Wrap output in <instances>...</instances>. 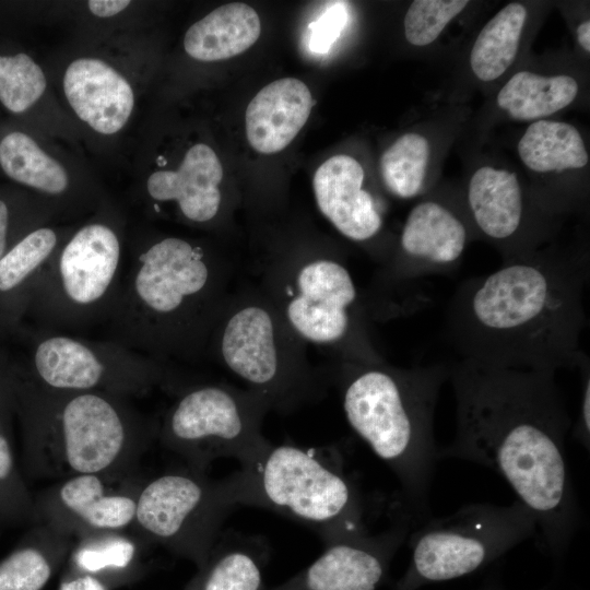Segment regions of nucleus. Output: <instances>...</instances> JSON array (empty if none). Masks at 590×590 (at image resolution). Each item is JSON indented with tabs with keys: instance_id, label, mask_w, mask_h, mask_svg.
<instances>
[{
	"instance_id": "nucleus-3",
	"label": "nucleus",
	"mask_w": 590,
	"mask_h": 590,
	"mask_svg": "<svg viewBox=\"0 0 590 590\" xmlns=\"http://www.w3.org/2000/svg\"><path fill=\"white\" fill-rule=\"evenodd\" d=\"M235 270L198 239L130 225L108 339L166 364L199 362Z\"/></svg>"
},
{
	"instance_id": "nucleus-9",
	"label": "nucleus",
	"mask_w": 590,
	"mask_h": 590,
	"mask_svg": "<svg viewBox=\"0 0 590 590\" xmlns=\"http://www.w3.org/2000/svg\"><path fill=\"white\" fill-rule=\"evenodd\" d=\"M306 345L251 284L229 293L206 357L263 397L271 411L288 414L321 400L331 382L329 373L311 365Z\"/></svg>"
},
{
	"instance_id": "nucleus-29",
	"label": "nucleus",
	"mask_w": 590,
	"mask_h": 590,
	"mask_svg": "<svg viewBox=\"0 0 590 590\" xmlns=\"http://www.w3.org/2000/svg\"><path fill=\"white\" fill-rule=\"evenodd\" d=\"M578 84L569 75L543 76L529 71L514 74L497 95V105L518 120L550 116L568 106Z\"/></svg>"
},
{
	"instance_id": "nucleus-8",
	"label": "nucleus",
	"mask_w": 590,
	"mask_h": 590,
	"mask_svg": "<svg viewBox=\"0 0 590 590\" xmlns=\"http://www.w3.org/2000/svg\"><path fill=\"white\" fill-rule=\"evenodd\" d=\"M255 284L306 344L328 349L334 361L380 362L373 319L349 267L322 252H284L258 267Z\"/></svg>"
},
{
	"instance_id": "nucleus-6",
	"label": "nucleus",
	"mask_w": 590,
	"mask_h": 590,
	"mask_svg": "<svg viewBox=\"0 0 590 590\" xmlns=\"http://www.w3.org/2000/svg\"><path fill=\"white\" fill-rule=\"evenodd\" d=\"M43 62L83 149L106 164H118L129 153L140 104L155 73L148 30L71 37Z\"/></svg>"
},
{
	"instance_id": "nucleus-43",
	"label": "nucleus",
	"mask_w": 590,
	"mask_h": 590,
	"mask_svg": "<svg viewBox=\"0 0 590 590\" xmlns=\"http://www.w3.org/2000/svg\"><path fill=\"white\" fill-rule=\"evenodd\" d=\"M0 177H1V175H0Z\"/></svg>"
},
{
	"instance_id": "nucleus-7",
	"label": "nucleus",
	"mask_w": 590,
	"mask_h": 590,
	"mask_svg": "<svg viewBox=\"0 0 590 590\" xmlns=\"http://www.w3.org/2000/svg\"><path fill=\"white\" fill-rule=\"evenodd\" d=\"M129 227L128 215L110 197L75 222L39 270L25 320L63 333L107 323L125 272Z\"/></svg>"
},
{
	"instance_id": "nucleus-33",
	"label": "nucleus",
	"mask_w": 590,
	"mask_h": 590,
	"mask_svg": "<svg viewBox=\"0 0 590 590\" xmlns=\"http://www.w3.org/2000/svg\"><path fill=\"white\" fill-rule=\"evenodd\" d=\"M429 158L428 141L421 134L398 138L380 157V173L387 190L401 199L415 197L423 187Z\"/></svg>"
},
{
	"instance_id": "nucleus-13",
	"label": "nucleus",
	"mask_w": 590,
	"mask_h": 590,
	"mask_svg": "<svg viewBox=\"0 0 590 590\" xmlns=\"http://www.w3.org/2000/svg\"><path fill=\"white\" fill-rule=\"evenodd\" d=\"M270 411L266 399L248 388L196 384L178 393L158 422L156 437L188 468L200 472L221 458L243 465L271 444L262 433Z\"/></svg>"
},
{
	"instance_id": "nucleus-37",
	"label": "nucleus",
	"mask_w": 590,
	"mask_h": 590,
	"mask_svg": "<svg viewBox=\"0 0 590 590\" xmlns=\"http://www.w3.org/2000/svg\"><path fill=\"white\" fill-rule=\"evenodd\" d=\"M346 17L342 5L335 4L328 9L310 26L311 49L319 54L327 52L343 30Z\"/></svg>"
},
{
	"instance_id": "nucleus-28",
	"label": "nucleus",
	"mask_w": 590,
	"mask_h": 590,
	"mask_svg": "<svg viewBox=\"0 0 590 590\" xmlns=\"http://www.w3.org/2000/svg\"><path fill=\"white\" fill-rule=\"evenodd\" d=\"M146 2L87 0L48 2L47 21H66L72 38H103L144 31Z\"/></svg>"
},
{
	"instance_id": "nucleus-34",
	"label": "nucleus",
	"mask_w": 590,
	"mask_h": 590,
	"mask_svg": "<svg viewBox=\"0 0 590 590\" xmlns=\"http://www.w3.org/2000/svg\"><path fill=\"white\" fill-rule=\"evenodd\" d=\"M60 222L45 200L13 184H0V259L32 231Z\"/></svg>"
},
{
	"instance_id": "nucleus-36",
	"label": "nucleus",
	"mask_w": 590,
	"mask_h": 590,
	"mask_svg": "<svg viewBox=\"0 0 590 590\" xmlns=\"http://www.w3.org/2000/svg\"><path fill=\"white\" fill-rule=\"evenodd\" d=\"M463 0H416L404 16V34L414 46L433 43L468 4Z\"/></svg>"
},
{
	"instance_id": "nucleus-35",
	"label": "nucleus",
	"mask_w": 590,
	"mask_h": 590,
	"mask_svg": "<svg viewBox=\"0 0 590 590\" xmlns=\"http://www.w3.org/2000/svg\"><path fill=\"white\" fill-rule=\"evenodd\" d=\"M10 421L0 418V523L35 522V497L26 486L15 461Z\"/></svg>"
},
{
	"instance_id": "nucleus-24",
	"label": "nucleus",
	"mask_w": 590,
	"mask_h": 590,
	"mask_svg": "<svg viewBox=\"0 0 590 590\" xmlns=\"http://www.w3.org/2000/svg\"><path fill=\"white\" fill-rule=\"evenodd\" d=\"M260 33L258 13L246 3L234 2L223 4L192 23L181 45L189 59L210 63L246 51Z\"/></svg>"
},
{
	"instance_id": "nucleus-22",
	"label": "nucleus",
	"mask_w": 590,
	"mask_h": 590,
	"mask_svg": "<svg viewBox=\"0 0 590 590\" xmlns=\"http://www.w3.org/2000/svg\"><path fill=\"white\" fill-rule=\"evenodd\" d=\"M75 222L40 226L0 259V338H14L24 326L34 281Z\"/></svg>"
},
{
	"instance_id": "nucleus-42",
	"label": "nucleus",
	"mask_w": 590,
	"mask_h": 590,
	"mask_svg": "<svg viewBox=\"0 0 590 590\" xmlns=\"http://www.w3.org/2000/svg\"><path fill=\"white\" fill-rule=\"evenodd\" d=\"M577 39L579 45L587 51H590V22L585 21L577 27Z\"/></svg>"
},
{
	"instance_id": "nucleus-11",
	"label": "nucleus",
	"mask_w": 590,
	"mask_h": 590,
	"mask_svg": "<svg viewBox=\"0 0 590 590\" xmlns=\"http://www.w3.org/2000/svg\"><path fill=\"white\" fill-rule=\"evenodd\" d=\"M20 355L9 356L13 375L38 387L67 392H104L130 399L177 382L170 364L113 340H88L25 328Z\"/></svg>"
},
{
	"instance_id": "nucleus-26",
	"label": "nucleus",
	"mask_w": 590,
	"mask_h": 590,
	"mask_svg": "<svg viewBox=\"0 0 590 590\" xmlns=\"http://www.w3.org/2000/svg\"><path fill=\"white\" fill-rule=\"evenodd\" d=\"M269 548L260 538L221 533L185 590H267L263 571Z\"/></svg>"
},
{
	"instance_id": "nucleus-27",
	"label": "nucleus",
	"mask_w": 590,
	"mask_h": 590,
	"mask_svg": "<svg viewBox=\"0 0 590 590\" xmlns=\"http://www.w3.org/2000/svg\"><path fill=\"white\" fill-rule=\"evenodd\" d=\"M73 539L38 523L0 560V590H43L68 559Z\"/></svg>"
},
{
	"instance_id": "nucleus-21",
	"label": "nucleus",
	"mask_w": 590,
	"mask_h": 590,
	"mask_svg": "<svg viewBox=\"0 0 590 590\" xmlns=\"http://www.w3.org/2000/svg\"><path fill=\"white\" fill-rule=\"evenodd\" d=\"M363 182L362 165L345 154L322 163L312 179L321 214L340 234L356 243L374 239L382 227L379 204Z\"/></svg>"
},
{
	"instance_id": "nucleus-2",
	"label": "nucleus",
	"mask_w": 590,
	"mask_h": 590,
	"mask_svg": "<svg viewBox=\"0 0 590 590\" xmlns=\"http://www.w3.org/2000/svg\"><path fill=\"white\" fill-rule=\"evenodd\" d=\"M586 255L529 252L462 282L445 316V339L459 359L556 373L588 358Z\"/></svg>"
},
{
	"instance_id": "nucleus-38",
	"label": "nucleus",
	"mask_w": 590,
	"mask_h": 590,
	"mask_svg": "<svg viewBox=\"0 0 590 590\" xmlns=\"http://www.w3.org/2000/svg\"><path fill=\"white\" fill-rule=\"evenodd\" d=\"M581 379V398H580V408L577 417V424L575 426L574 434L576 438L583 445L589 448L590 444V362L589 357L586 358L578 366Z\"/></svg>"
},
{
	"instance_id": "nucleus-23",
	"label": "nucleus",
	"mask_w": 590,
	"mask_h": 590,
	"mask_svg": "<svg viewBox=\"0 0 590 590\" xmlns=\"http://www.w3.org/2000/svg\"><path fill=\"white\" fill-rule=\"evenodd\" d=\"M312 96L295 78H283L262 87L249 102L245 125L250 146L262 154L284 150L306 123Z\"/></svg>"
},
{
	"instance_id": "nucleus-31",
	"label": "nucleus",
	"mask_w": 590,
	"mask_h": 590,
	"mask_svg": "<svg viewBox=\"0 0 590 590\" xmlns=\"http://www.w3.org/2000/svg\"><path fill=\"white\" fill-rule=\"evenodd\" d=\"M76 541L68 557V571L95 576L110 587L142 569L139 546L120 531L92 534Z\"/></svg>"
},
{
	"instance_id": "nucleus-17",
	"label": "nucleus",
	"mask_w": 590,
	"mask_h": 590,
	"mask_svg": "<svg viewBox=\"0 0 590 590\" xmlns=\"http://www.w3.org/2000/svg\"><path fill=\"white\" fill-rule=\"evenodd\" d=\"M468 240L463 222L447 206L423 201L409 213L396 255L379 267L365 300L371 318L401 311L423 278L458 269Z\"/></svg>"
},
{
	"instance_id": "nucleus-15",
	"label": "nucleus",
	"mask_w": 590,
	"mask_h": 590,
	"mask_svg": "<svg viewBox=\"0 0 590 590\" xmlns=\"http://www.w3.org/2000/svg\"><path fill=\"white\" fill-rule=\"evenodd\" d=\"M129 153L132 200L148 217H174L194 226L216 222L224 203V170L210 144L197 141L174 158L135 133Z\"/></svg>"
},
{
	"instance_id": "nucleus-10",
	"label": "nucleus",
	"mask_w": 590,
	"mask_h": 590,
	"mask_svg": "<svg viewBox=\"0 0 590 590\" xmlns=\"http://www.w3.org/2000/svg\"><path fill=\"white\" fill-rule=\"evenodd\" d=\"M225 481L237 507L263 508L296 520L323 544L367 530L361 493L329 448L271 442Z\"/></svg>"
},
{
	"instance_id": "nucleus-1",
	"label": "nucleus",
	"mask_w": 590,
	"mask_h": 590,
	"mask_svg": "<svg viewBox=\"0 0 590 590\" xmlns=\"http://www.w3.org/2000/svg\"><path fill=\"white\" fill-rule=\"evenodd\" d=\"M456 398L453 440L438 458L500 475L534 515L541 547L566 554L580 512L566 455L571 418L555 373L458 359L449 364Z\"/></svg>"
},
{
	"instance_id": "nucleus-32",
	"label": "nucleus",
	"mask_w": 590,
	"mask_h": 590,
	"mask_svg": "<svg viewBox=\"0 0 590 590\" xmlns=\"http://www.w3.org/2000/svg\"><path fill=\"white\" fill-rule=\"evenodd\" d=\"M526 19L522 4L509 3L481 30L470 55L471 69L481 81L497 79L512 63Z\"/></svg>"
},
{
	"instance_id": "nucleus-20",
	"label": "nucleus",
	"mask_w": 590,
	"mask_h": 590,
	"mask_svg": "<svg viewBox=\"0 0 590 590\" xmlns=\"http://www.w3.org/2000/svg\"><path fill=\"white\" fill-rule=\"evenodd\" d=\"M0 107L7 117L84 152L44 62L11 39H0Z\"/></svg>"
},
{
	"instance_id": "nucleus-39",
	"label": "nucleus",
	"mask_w": 590,
	"mask_h": 590,
	"mask_svg": "<svg viewBox=\"0 0 590 590\" xmlns=\"http://www.w3.org/2000/svg\"><path fill=\"white\" fill-rule=\"evenodd\" d=\"M14 416V399L10 376L9 356L0 350V418Z\"/></svg>"
},
{
	"instance_id": "nucleus-25",
	"label": "nucleus",
	"mask_w": 590,
	"mask_h": 590,
	"mask_svg": "<svg viewBox=\"0 0 590 590\" xmlns=\"http://www.w3.org/2000/svg\"><path fill=\"white\" fill-rule=\"evenodd\" d=\"M468 204L477 228L491 240L512 241L524 219V201L515 173L489 166L471 177Z\"/></svg>"
},
{
	"instance_id": "nucleus-12",
	"label": "nucleus",
	"mask_w": 590,
	"mask_h": 590,
	"mask_svg": "<svg viewBox=\"0 0 590 590\" xmlns=\"http://www.w3.org/2000/svg\"><path fill=\"white\" fill-rule=\"evenodd\" d=\"M421 523L409 535L411 560L394 590H417L467 576L536 535L538 530L533 512L519 499L509 505L471 504Z\"/></svg>"
},
{
	"instance_id": "nucleus-14",
	"label": "nucleus",
	"mask_w": 590,
	"mask_h": 590,
	"mask_svg": "<svg viewBox=\"0 0 590 590\" xmlns=\"http://www.w3.org/2000/svg\"><path fill=\"white\" fill-rule=\"evenodd\" d=\"M225 477L188 467L142 482L133 523L140 535L200 568L236 508Z\"/></svg>"
},
{
	"instance_id": "nucleus-5",
	"label": "nucleus",
	"mask_w": 590,
	"mask_h": 590,
	"mask_svg": "<svg viewBox=\"0 0 590 590\" xmlns=\"http://www.w3.org/2000/svg\"><path fill=\"white\" fill-rule=\"evenodd\" d=\"M14 415L28 476L60 481L75 475L130 476L157 436L158 422L128 398L38 387L10 370Z\"/></svg>"
},
{
	"instance_id": "nucleus-40",
	"label": "nucleus",
	"mask_w": 590,
	"mask_h": 590,
	"mask_svg": "<svg viewBox=\"0 0 590 590\" xmlns=\"http://www.w3.org/2000/svg\"><path fill=\"white\" fill-rule=\"evenodd\" d=\"M58 590H109V586L95 576L67 570Z\"/></svg>"
},
{
	"instance_id": "nucleus-41",
	"label": "nucleus",
	"mask_w": 590,
	"mask_h": 590,
	"mask_svg": "<svg viewBox=\"0 0 590 590\" xmlns=\"http://www.w3.org/2000/svg\"><path fill=\"white\" fill-rule=\"evenodd\" d=\"M477 590H507V589L502 582L499 571L495 569L491 575L486 577V579L482 582V585L477 588Z\"/></svg>"
},
{
	"instance_id": "nucleus-18",
	"label": "nucleus",
	"mask_w": 590,
	"mask_h": 590,
	"mask_svg": "<svg viewBox=\"0 0 590 590\" xmlns=\"http://www.w3.org/2000/svg\"><path fill=\"white\" fill-rule=\"evenodd\" d=\"M82 474L57 481L35 497L36 523L72 539L119 532L133 523L142 482Z\"/></svg>"
},
{
	"instance_id": "nucleus-30",
	"label": "nucleus",
	"mask_w": 590,
	"mask_h": 590,
	"mask_svg": "<svg viewBox=\"0 0 590 590\" xmlns=\"http://www.w3.org/2000/svg\"><path fill=\"white\" fill-rule=\"evenodd\" d=\"M518 153L523 164L536 173L581 168L589 161L585 142L574 126L544 119L527 128Z\"/></svg>"
},
{
	"instance_id": "nucleus-16",
	"label": "nucleus",
	"mask_w": 590,
	"mask_h": 590,
	"mask_svg": "<svg viewBox=\"0 0 590 590\" xmlns=\"http://www.w3.org/2000/svg\"><path fill=\"white\" fill-rule=\"evenodd\" d=\"M0 175L79 222L109 197L84 153L10 117L0 119Z\"/></svg>"
},
{
	"instance_id": "nucleus-4",
	"label": "nucleus",
	"mask_w": 590,
	"mask_h": 590,
	"mask_svg": "<svg viewBox=\"0 0 590 590\" xmlns=\"http://www.w3.org/2000/svg\"><path fill=\"white\" fill-rule=\"evenodd\" d=\"M448 363L411 368L380 362L335 361L329 373L351 428L397 476L403 509L415 524L429 518L438 447L434 414Z\"/></svg>"
},
{
	"instance_id": "nucleus-19",
	"label": "nucleus",
	"mask_w": 590,
	"mask_h": 590,
	"mask_svg": "<svg viewBox=\"0 0 590 590\" xmlns=\"http://www.w3.org/2000/svg\"><path fill=\"white\" fill-rule=\"evenodd\" d=\"M415 526L403 509L379 533L366 530L324 544L314 563L270 590H377Z\"/></svg>"
}]
</instances>
